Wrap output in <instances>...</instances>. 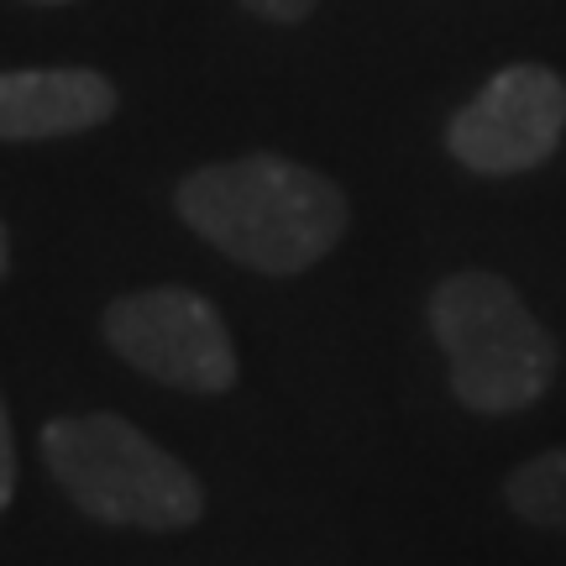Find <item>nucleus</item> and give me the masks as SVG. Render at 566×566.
I'll return each mask as SVG.
<instances>
[{
  "instance_id": "11",
  "label": "nucleus",
  "mask_w": 566,
  "mask_h": 566,
  "mask_svg": "<svg viewBox=\"0 0 566 566\" xmlns=\"http://www.w3.org/2000/svg\"><path fill=\"white\" fill-rule=\"evenodd\" d=\"M27 6H74V0H27Z\"/></svg>"
},
{
  "instance_id": "6",
  "label": "nucleus",
  "mask_w": 566,
  "mask_h": 566,
  "mask_svg": "<svg viewBox=\"0 0 566 566\" xmlns=\"http://www.w3.org/2000/svg\"><path fill=\"white\" fill-rule=\"evenodd\" d=\"M116 84L101 69H0V142H53L116 116Z\"/></svg>"
},
{
  "instance_id": "7",
  "label": "nucleus",
  "mask_w": 566,
  "mask_h": 566,
  "mask_svg": "<svg viewBox=\"0 0 566 566\" xmlns=\"http://www.w3.org/2000/svg\"><path fill=\"white\" fill-rule=\"evenodd\" d=\"M504 504L535 530H562L566 535V446H551L509 472Z\"/></svg>"
},
{
  "instance_id": "4",
  "label": "nucleus",
  "mask_w": 566,
  "mask_h": 566,
  "mask_svg": "<svg viewBox=\"0 0 566 566\" xmlns=\"http://www.w3.org/2000/svg\"><path fill=\"white\" fill-rule=\"evenodd\" d=\"M101 336L126 367L179 394L216 399L242 378L226 315L184 283H147L116 294L101 315Z\"/></svg>"
},
{
  "instance_id": "9",
  "label": "nucleus",
  "mask_w": 566,
  "mask_h": 566,
  "mask_svg": "<svg viewBox=\"0 0 566 566\" xmlns=\"http://www.w3.org/2000/svg\"><path fill=\"white\" fill-rule=\"evenodd\" d=\"M252 17H263V21H273V27H300L321 0H242Z\"/></svg>"
},
{
  "instance_id": "5",
  "label": "nucleus",
  "mask_w": 566,
  "mask_h": 566,
  "mask_svg": "<svg viewBox=\"0 0 566 566\" xmlns=\"http://www.w3.org/2000/svg\"><path fill=\"white\" fill-rule=\"evenodd\" d=\"M566 137V80L546 63H509L446 122V153L478 179L535 174Z\"/></svg>"
},
{
  "instance_id": "8",
  "label": "nucleus",
  "mask_w": 566,
  "mask_h": 566,
  "mask_svg": "<svg viewBox=\"0 0 566 566\" xmlns=\"http://www.w3.org/2000/svg\"><path fill=\"white\" fill-rule=\"evenodd\" d=\"M17 499V436H11V415H6V399H0V514Z\"/></svg>"
},
{
  "instance_id": "1",
  "label": "nucleus",
  "mask_w": 566,
  "mask_h": 566,
  "mask_svg": "<svg viewBox=\"0 0 566 566\" xmlns=\"http://www.w3.org/2000/svg\"><path fill=\"white\" fill-rule=\"evenodd\" d=\"M179 221L221 258L263 279H300L331 258L352 226L342 184L283 153L200 163L174 189Z\"/></svg>"
},
{
  "instance_id": "2",
  "label": "nucleus",
  "mask_w": 566,
  "mask_h": 566,
  "mask_svg": "<svg viewBox=\"0 0 566 566\" xmlns=\"http://www.w3.org/2000/svg\"><path fill=\"white\" fill-rule=\"evenodd\" d=\"M430 336L446 352L451 399L472 415H520L562 373V346L504 273L462 268L430 289Z\"/></svg>"
},
{
  "instance_id": "10",
  "label": "nucleus",
  "mask_w": 566,
  "mask_h": 566,
  "mask_svg": "<svg viewBox=\"0 0 566 566\" xmlns=\"http://www.w3.org/2000/svg\"><path fill=\"white\" fill-rule=\"evenodd\" d=\"M11 273V237H6V221H0V283Z\"/></svg>"
},
{
  "instance_id": "3",
  "label": "nucleus",
  "mask_w": 566,
  "mask_h": 566,
  "mask_svg": "<svg viewBox=\"0 0 566 566\" xmlns=\"http://www.w3.org/2000/svg\"><path fill=\"white\" fill-rule=\"evenodd\" d=\"M42 462L69 504L95 525L189 530L205 520V483L116 409L48 420Z\"/></svg>"
}]
</instances>
